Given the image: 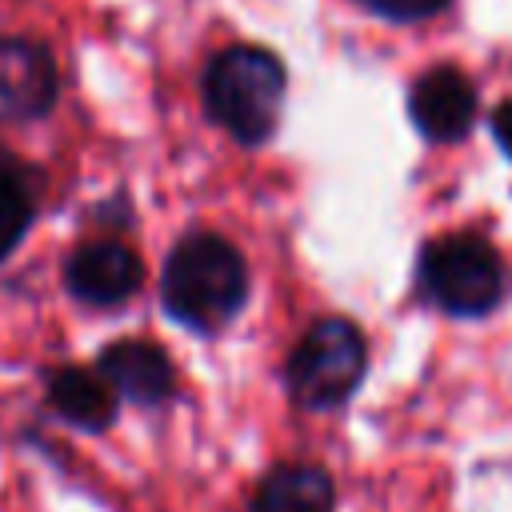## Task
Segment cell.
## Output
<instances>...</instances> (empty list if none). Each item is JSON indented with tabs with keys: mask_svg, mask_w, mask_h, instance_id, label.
<instances>
[{
	"mask_svg": "<svg viewBox=\"0 0 512 512\" xmlns=\"http://www.w3.org/2000/svg\"><path fill=\"white\" fill-rule=\"evenodd\" d=\"M96 368L116 388V396H128L136 404H160L176 388L172 360L152 340H116L100 352Z\"/></svg>",
	"mask_w": 512,
	"mask_h": 512,
	"instance_id": "ba28073f",
	"label": "cell"
},
{
	"mask_svg": "<svg viewBox=\"0 0 512 512\" xmlns=\"http://www.w3.org/2000/svg\"><path fill=\"white\" fill-rule=\"evenodd\" d=\"M408 116L424 140H436V144L460 140L476 120V88L456 68H432L412 84Z\"/></svg>",
	"mask_w": 512,
	"mask_h": 512,
	"instance_id": "52a82bcc",
	"label": "cell"
},
{
	"mask_svg": "<svg viewBox=\"0 0 512 512\" xmlns=\"http://www.w3.org/2000/svg\"><path fill=\"white\" fill-rule=\"evenodd\" d=\"M64 284L80 304L112 308L144 284V260L120 240H92L80 244L64 264Z\"/></svg>",
	"mask_w": 512,
	"mask_h": 512,
	"instance_id": "8992f818",
	"label": "cell"
},
{
	"mask_svg": "<svg viewBox=\"0 0 512 512\" xmlns=\"http://www.w3.org/2000/svg\"><path fill=\"white\" fill-rule=\"evenodd\" d=\"M492 136H496V144L512 156V100L492 112Z\"/></svg>",
	"mask_w": 512,
	"mask_h": 512,
	"instance_id": "4fadbf2b",
	"label": "cell"
},
{
	"mask_svg": "<svg viewBox=\"0 0 512 512\" xmlns=\"http://www.w3.org/2000/svg\"><path fill=\"white\" fill-rule=\"evenodd\" d=\"M284 64L260 44H232L204 68V108L240 144H264L280 124Z\"/></svg>",
	"mask_w": 512,
	"mask_h": 512,
	"instance_id": "7a4b0ae2",
	"label": "cell"
},
{
	"mask_svg": "<svg viewBox=\"0 0 512 512\" xmlns=\"http://www.w3.org/2000/svg\"><path fill=\"white\" fill-rule=\"evenodd\" d=\"M332 496V476L324 468L280 464L260 480L252 512H332Z\"/></svg>",
	"mask_w": 512,
	"mask_h": 512,
	"instance_id": "30bf717a",
	"label": "cell"
},
{
	"mask_svg": "<svg viewBox=\"0 0 512 512\" xmlns=\"http://www.w3.org/2000/svg\"><path fill=\"white\" fill-rule=\"evenodd\" d=\"M32 224V196H28V184L8 168L0 164V260L24 240Z\"/></svg>",
	"mask_w": 512,
	"mask_h": 512,
	"instance_id": "8fae6325",
	"label": "cell"
},
{
	"mask_svg": "<svg viewBox=\"0 0 512 512\" xmlns=\"http://www.w3.org/2000/svg\"><path fill=\"white\" fill-rule=\"evenodd\" d=\"M364 364H368V348L352 320L340 316L316 320L288 356L284 368L288 392L304 408H336L356 392Z\"/></svg>",
	"mask_w": 512,
	"mask_h": 512,
	"instance_id": "3957f363",
	"label": "cell"
},
{
	"mask_svg": "<svg viewBox=\"0 0 512 512\" xmlns=\"http://www.w3.org/2000/svg\"><path fill=\"white\" fill-rule=\"evenodd\" d=\"M360 4L384 20H424V16L440 12L448 0H360Z\"/></svg>",
	"mask_w": 512,
	"mask_h": 512,
	"instance_id": "7c38bea8",
	"label": "cell"
},
{
	"mask_svg": "<svg viewBox=\"0 0 512 512\" xmlns=\"http://www.w3.org/2000/svg\"><path fill=\"white\" fill-rule=\"evenodd\" d=\"M56 60L40 40L0 36V120H36L56 104Z\"/></svg>",
	"mask_w": 512,
	"mask_h": 512,
	"instance_id": "5b68a950",
	"label": "cell"
},
{
	"mask_svg": "<svg viewBox=\"0 0 512 512\" xmlns=\"http://www.w3.org/2000/svg\"><path fill=\"white\" fill-rule=\"evenodd\" d=\"M420 284L444 312L484 316L504 296V268H500V256L480 236L456 232L424 244Z\"/></svg>",
	"mask_w": 512,
	"mask_h": 512,
	"instance_id": "277c9868",
	"label": "cell"
},
{
	"mask_svg": "<svg viewBox=\"0 0 512 512\" xmlns=\"http://www.w3.org/2000/svg\"><path fill=\"white\" fill-rule=\"evenodd\" d=\"M48 404L76 428L100 432L116 420V388L100 376V368H56L48 376Z\"/></svg>",
	"mask_w": 512,
	"mask_h": 512,
	"instance_id": "9c48e42d",
	"label": "cell"
},
{
	"mask_svg": "<svg viewBox=\"0 0 512 512\" xmlns=\"http://www.w3.org/2000/svg\"><path fill=\"white\" fill-rule=\"evenodd\" d=\"M160 300L172 320L196 332L224 328L248 300V264L216 232H192L184 236L164 264L160 276Z\"/></svg>",
	"mask_w": 512,
	"mask_h": 512,
	"instance_id": "6da1fadb",
	"label": "cell"
}]
</instances>
